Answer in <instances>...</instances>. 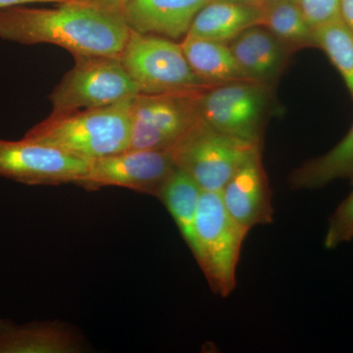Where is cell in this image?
I'll list each match as a JSON object with an SVG mask.
<instances>
[{"label":"cell","instance_id":"52a82bcc","mask_svg":"<svg viewBox=\"0 0 353 353\" xmlns=\"http://www.w3.org/2000/svg\"><path fill=\"white\" fill-rule=\"evenodd\" d=\"M272 88L252 81L206 88L199 95V115L216 131L261 145Z\"/></svg>","mask_w":353,"mask_h":353},{"label":"cell","instance_id":"7a4b0ae2","mask_svg":"<svg viewBox=\"0 0 353 353\" xmlns=\"http://www.w3.org/2000/svg\"><path fill=\"white\" fill-rule=\"evenodd\" d=\"M132 99L105 108L52 115L26 132L24 139L92 161L129 150Z\"/></svg>","mask_w":353,"mask_h":353},{"label":"cell","instance_id":"ac0fdd59","mask_svg":"<svg viewBox=\"0 0 353 353\" xmlns=\"http://www.w3.org/2000/svg\"><path fill=\"white\" fill-rule=\"evenodd\" d=\"M341 179L353 180V126L334 148L290 173L292 190H318Z\"/></svg>","mask_w":353,"mask_h":353},{"label":"cell","instance_id":"30bf717a","mask_svg":"<svg viewBox=\"0 0 353 353\" xmlns=\"http://www.w3.org/2000/svg\"><path fill=\"white\" fill-rule=\"evenodd\" d=\"M88 161L57 148L0 139V176L28 185H78L87 173Z\"/></svg>","mask_w":353,"mask_h":353},{"label":"cell","instance_id":"9a60e30c","mask_svg":"<svg viewBox=\"0 0 353 353\" xmlns=\"http://www.w3.org/2000/svg\"><path fill=\"white\" fill-rule=\"evenodd\" d=\"M262 9L226 0H211L197 13L187 36L229 43L253 26H259Z\"/></svg>","mask_w":353,"mask_h":353},{"label":"cell","instance_id":"5b68a950","mask_svg":"<svg viewBox=\"0 0 353 353\" xmlns=\"http://www.w3.org/2000/svg\"><path fill=\"white\" fill-rule=\"evenodd\" d=\"M176 167L189 174L203 192H220L260 145L216 131L201 119L171 150Z\"/></svg>","mask_w":353,"mask_h":353},{"label":"cell","instance_id":"ba28073f","mask_svg":"<svg viewBox=\"0 0 353 353\" xmlns=\"http://www.w3.org/2000/svg\"><path fill=\"white\" fill-rule=\"evenodd\" d=\"M201 92L139 94L132 97L129 150H171L201 119Z\"/></svg>","mask_w":353,"mask_h":353},{"label":"cell","instance_id":"2e32d148","mask_svg":"<svg viewBox=\"0 0 353 353\" xmlns=\"http://www.w3.org/2000/svg\"><path fill=\"white\" fill-rule=\"evenodd\" d=\"M180 46L190 67L206 85L215 87L250 81L236 62L229 44L185 36Z\"/></svg>","mask_w":353,"mask_h":353},{"label":"cell","instance_id":"4316f807","mask_svg":"<svg viewBox=\"0 0 353 353\" xmlns=\"http://www.w3.org/2000/svg\"><path fill=\"white\" fill-rule=\"evenodd\" d=\"M226 1L236 2V3L248 4V6H257V0H226Z\"/></svg>","mask_w":353,"mask_h":353},{"label":"cell","instance_id":"4fadbf2b","mask_svg":"<svg viewBox=\"0 0 353 353\" xmlns=\"http://www.w3.org/2000/svg\"><path fill=\"white\" fill-rule=\"evenodd\" d=\"M83 350L82 336L64 323L17 324L0 319V353H79Z\"/></svg>","mask_w":353,"mask_h":353},{"label":"cell","instance_id":"cb8c5ba5","mask_svg":"<svg viewBox=\"0 0 353 353\" xmlns=\"http://www.w3.org/2000/svg\"><path fill=\"white\" fill-rule=\"evenodd\" d=\"M340 17L353 32V0H341Z\"/></svg>","mask_w":353,"mask_h":353},{"label":"cell","instance_id":"603a6c76","mask_svg":"<svg viewBox=\"0 0 353 353\" xmlns=\"http://www.w3.org/2000/svg\"><path fill=\"white\" fill-rule=\"evenodd\" d=\"M72 0H0V9L8 7L22 6L29 3H65Z\"/></svg>","mask_w":353,"mask_h":353},{"label":"cell","instance_id":"ffe728a7","mask_svg":"<svg viewBox=\"0 0 353 353\" xmlns=\"http://www.w3.org/2000/svg\"><path fill=\"white\" fill-rule=\"evenodd\" d=\"M313 43L343 77L353 101V32L340 18L313 29Z\"/></svg>","mask_w":353,"mask_h":353},{"label":"cell","instance_id":"d6986e66","mask_svg":"<svg viewBox=\"0 0 353 353\" xmlns=\"http://www.w3.org/2000/svg\"><path fill=\"white\" fill-rule=\"evenodd\" d=\"M259 26L268 30L290 50L314 46L313 29L296 0H283L262 8Z\"/></svg>","mask_w":353,"mask_h":353},{"label":"cell","instance_id":"7402d4cb","mask_svg":"<svg viewBox=\"0 0 353 353\" xmlns=\"http://www.w3.org/2000/svg\"><path fill=\"white\" fill-rule=\"evenodd\" d=\"M312 29L340 18L341 0H296Z\"/></svg>","mask_w":353,"mask_h":353},{"label":"cell","instance_id":"3957f363","mask_svg":"<svg viewBox=\"0 0 353 353\" xmlns=\"http://www.w3.org/2000/svg\"><path fill=\"white\" fill-rule=\"evenodd\" d=\"M119 58L141 94H196L210 88L194 73L180 43L170 39L131 30Z\"/></svg>","mask_w":353,"mask_h":353},{"label":"cell","instance_id":"277c9868","mask_svg":"<svg viewBox=\"0 0 353 353\" xmlns=\"http://www.w3.org/2000/svg\"><path fill=\"white\" fill-rule=\"evenodd\" d=\"M196 261L211 289L229 296L236 287V267L250 230L228 213L220 192H203L196 213Z\"/></svg>","mask_w":353,"mask_h":353},{"label":"cell","instance_id":"484cf974","mask_svg":"<svg viewBox=\"0 0 353 353\" xmlns=\"http://www.w3.org/2000/svg\"><path fill=\"white\" fill-rule=\"evenodd\" d=\"M280 1H283V0H257V6L262 9L264 8V7L277 3V2Z\"/></svg>","mask_w":353,"mask_h":353},{"label":"cell","instance_id":"44dd1931","mask_svg":"<svg viewBox=\"0 0 353 353\" xmlns=\"http://www.w3.org/2000/svg\"><path fill=\"white\" fill-rule=\"evenodd\" d=\"M353 181V180H352ZM353 240V189L330 217L324 246L334 250Z\"/></svg>","mask_w":353,"mask_h":353},{"label":"cell","instance_id":"d4e9b609","mask_svg":"<svg viewBox=\"0 0 353 353\" xmlns=\"http://www.w3.org/2000/svg\"><path fill=\"white\" fill-rule=\"evenodd\" d=\"M126 0H101L97 6L106 7V8L113 9V10H119L120 6H122Z\"/></svg>","mask_w":353,"mask_h":353},{"label":"cell","instance_id":"9c48e42d","mask_svg":"<svg viewBox=\"0 0 353 353\" xmlns=\"http://www.w3.org/2000/svg\"><path fill=\"white\" fill-rule=\"evenodd\" d=\"M176 165L169 150H127L88 161L79 187L88 190L119 187L159 196Z\"/></svg>","mask_w":353,"mask_h":353},{"label":"cell","instance_id":"e0dca14e","mask_svg":"<svg viewBox=\"0 0 353 353\" xmlns=\"http://www.w3.org/2000/svg\"><path fill=\"white\" fill-rule=\"evenodd\" d=\"M201 192L196 181L182 169L176 167L158 196L175 221L194 259L199 252L196 224Z\"/></svg>","mask_w":353,"mask_h":353},{"label":"cell","instance_id":"8fae6325","mask_svg":"<svg viewBox=\"0 0 353 353\" xmlns=\"http://www.w3.org/2000/svg\"><path fill=\"white\" fill-rule=\"evenodd\" d=\"M260 153L246 161L220 192L228 213L250 231L274 221L271 190Z\"/></svg>","mask_w":353,"mask_h":353},{"label":"cell","instance_id":"5bb4252c","mask_svg":"<svg viewBox=\"0 0 353 353\" xmlns=\"http://www.w3.org/2000/svg\"><path fill=\"white\" fill-rule=\"evenodd\" d=\"M228 44L248 78L269 85L277 82L292 51L262 26H253Z\"/></svg>","mask_w":353,"mask_h":353},{"label":"cell","instance_id":"7c38bea8","mask_svg":"<svg viewBox=\"0 0 353 353\" xmlns=\"http://www.w3.org/2000/svg\"><path fill=\"white\" fill-rule=\"evenodd\" d=\"M211 0H126L119 12L130 30L176 41Z\"/></svg>","mask_w":353,"mask_h":353},{"label":"cell","instance_id":"83f0119b","mask_svg":"<svg viewBox=\"0 0 353 353\" xmlns=\"http://www.w3.org/2000/svg\"><path fill=\"white\" fill-rule=\"evenodd\" d=\"M72 1L88 2V3H99L101 0H72Z\"/></svg>","mask_w":353,"mask_h":353},{"label":"cell","instance_id":"8992f818","mask_svg":"<svg viewBox=\"0 0 353 353\" xmlns=\"http://www.w3.org/2000/svg\"><path fill=\"white\" fill-rule=\"evenodd\" d=\"M74 58L75 66L50 94L52 115L105 108L141 94L119 57Z\"/></svg>","mask_w":353,"mask_h":353},{"label":"cell","instance_id":"6da1fadb","mask_svg":"<svg viewBox=\"0 0 353 353\" xmlns=\"http://www.w3.org/2000/svg\"><path fill=\"white\" fill-rule=\"evenodd\" d=\"M130 32L119 11L88 2L0 9V39L27 46L54 44L74 57H119Z\"/></svg>","mask_w":353,"mask_h":353}]
</instances>
